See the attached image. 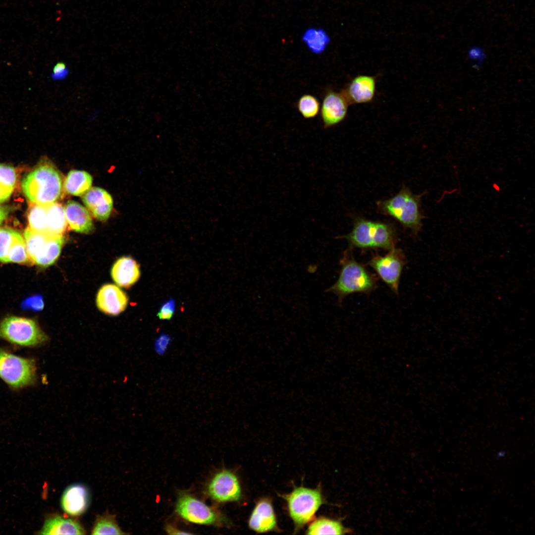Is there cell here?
I'll return each instance as SVG.
<instances>
[{
  "label": "cell",
  "mask_w": 535,
  "mask_h": 535,
  "mask_svg": "<svg viewBox=\"0 0 535 535\" xmlns=\"http://www.w3.org/2000/svg\"><path fill=\"white\" fill-rule=\"evenodd\" d=\"M22 188L32 204L47 206L60 199L63 182L58 170L51 163L44 162L25 176Z\"/></svg>",
  "instance_id": "6da1fadb"
},
{
  "label": "cell",
  "mask_w": 535,
  "mask_h": 535,
  "mask_svg": "<svg viewBox=\"0 0 535 535\" xmlns=\"http://www.w3.org/2000/svg\"><path fill=\"white\" fill-rule=\"evenodd\" d=\"M339 263L341 268L338 278L325 292L335 295L340 305L350 294H369L376 288L377 278L355 260L350 250L344 252Z\"/></svg>",
  "instance_id": "7a4b0ae2"
},
{
  "label": "cell",
  "mask_w": 535,
  "mask_h": 535,
  "mask_svg": "<svg viewBox=\"0 0 535 535\" xmlns=\"http://www.w3.org/2000/svg\"><path fill=\"white\" fill-rule=\"evenodd\" d=\"M424 194L416 195L403 186L392 197L377 202V209L381 214L393 218L417 235L422 229L425 217L421 209Z\"/></svg>",
  "instance_id": "3957f363"
},
{
  "label": "cell",
  "mask_w": 535,
  "mask_h": 535,
  "mask_svg": "<svg viewBox=\"0 0 535 535\" xmlns=\"http://www.w3.org/2000/svg\"><path fill=\"white\" fill-rule=\"evenodd\" d=\"M345 239L351 247L362 249L390 250L395 247L396 234L391 224L363 218L355 219L348 234L338 237Z\"/></svg>",
  "instance_id": "277c9868"
},
{
  "label": "cell",
  "mask_w": 535,
  "mask_h": 535,
  "mask_svg": "<svg viewBox=\"0 0 535 535\" xmlns=\"http://www.w3.org/2000/svg\"><path fill=\"white\" fill-rule=\"evenodd\" d=\"M0 338L28 347L42 345L49 339L34 321L15 316L7 317L0 322Z\"/></svg>",
  "instance_id": "5b68a950"
},
{
  "label": "cell",
  "mask_w": 535,
  "mask_h": 535,
  "mask_svg": "<svg viewBox=\"0 0 535 535\" xmlns=\"http://www.w3.org/2000/svg\"><path fill=\"white\" fill-rule=\"evenodd\" d=\"M282 497L286 501L289 516L297 529L310 522L324 503L321 493L317 488L295 487Z\"/></svg>",
  "instance_id": "8992f818"
},
{
  "label": "cell",
  "mask_w": 535,
  "mask_h": 535,
  "mask_svg": "<svg viewBox=\"0 0 535 535\" xmlns=\"http://www.w3.org/2000/svg\"><path fill=\"white\" fill-rule=\"evenodd\" d=\"M36 370L35 360L0 349V377L11 387L21 388L33 383Z\"/></svg>",
  "instance_id": "52a82bcc"
},
{
  "label": "cell",
  "mask_w": 535,
  "mask_h": 535,
  "mask_svg": "<svg viewBox=\"0 0 535 535\" xmlns=\"http://www.w3.org/2000/svg\"><path fill=\"white\" fill-rule=\"evenodd\" d=\"M405 262L402 250L395 247L384 256L373 255L368 264L389 288L398 294L400 277Z\"/></svg>",
  "instance_id": "ba28073f"
},
{
  "label": "cell",
  "mask_w": 535,
  "mask_h": 535,
  "mask_svg": "<svg viewBox=\"0 0 535 535\" xmlns=\"http://www.w3.org/2000/svg\"><path fill=\"white\" fill-rule=\"evenodd\" d=\"M176 511L183 519L197 524L219 525L224 520L217 511L185 492L179 494Z\"/></svg>",
  "instance_id": "9c48e42d"
},
{
  "label": "cell",
  "mask_w": 535,
  "mask_h": 535,
  "mask_svg": "<svg viewBox=\"0 0 535 535\" xmlns=\"http://www.w3.org/2000/svg\"><path fill=\"white\" fill-rule=\"evenodd\" d=\"M207 492L213 499L219 502L238 501L242 495L237 477L227 470L214 475L208 484Z\"/></svg>",
  "instance_id": "30bf717a"
},
{
  "label": "cell",
  "mask_w": 535,
  "mask_h": 535,
  "mask_svg": "<svg viewBox=\"0 0 535 535\" xmlns=\"http://www.w3.org/2000/svg\"><path fill=\"white\" fill-rule=\"evenodd\" d=\"M350 104L340 92L328 90L324 97L321 110L324 128L333 126L346 117Z\"/></svg>",
  "instance_id": "8fae6325"
},
{
  "label": "cell",
  "mask_w": 535,
  "mask_h": 535,
  "mask_svg": "<svg viewBox=\"0 0 535 535\" xmlns=\"http://www.w3.org/2000/svg\"><path fill=\"white\" fill-rule=\"evenodd\" d=\"M96 303L102 312L107 315L116 316L125 309L128 298L118 286L107 284L103 286L99 290Z\"/></svg>",
  "instance_id": "7c38bea8"
},
{
  "label": "cell",
  "mask_w": 535,
  "mask_h": 535,
  "mask_svg": "<svg viewBox=\"0 0 535 535\" xmlns=\"http://www.w3.org/2000/svg\"><path fill=\"white\" fill-rule=\"evenodd\" d=\"M376 88L374 77L360 75L354 77L347 88L341 91L349 103L363 104L371 102L375 96Z\"/></svg>",
  "instance_id": "4fadbf2b"
},
{
  "label": "cell",
  "mask_w": 535,
  "mask_h": 535,
  "mask_svg": "<svg viewBox=\"0 0 535 535\" xmlns=\"http://www.w3.org/2000/svg\"><path fill=\"white\" fill-rule=\"evenodd\" d=\"M83 203L92 215L100 221L109 217L113 206L112 199L105 190L91 187L82 196Z\"/></svg>",
  "instance_id": "5bb4252c"
},
{
  "label": "cell",
  "mask_w": 535,
  "mask_h": 535,
  "mask_svg": "<svg viewBox=\"0 0 535 535\" xmlns=\"http://www.w3.org/2000/svg\"><path fill=\"white\" fill-rule=\"evenodd\" d=\"M248 524L251 529L259 533L277 530L275 514L269 499H263L258 502L251 514Z\"/></svg>",
  "instance_id": "9a60e30c"
},
{
  "label": "cell",
  "mask_w": 535,
  "mask_h": 535,
  "mask_svg": "<svg viewBox=\"0 0 535 535\" xmlns=\"http://www.w3.org/2000/svg\"><path fill=\"white\" fill-rule=\"evenodd\" d=\"M89 491L84 485L74 484L64 490L61 505L63 511L68 515L76 516L82 514L89 504Z\"/></svg>",
  "instance_id": "2e32d148"
},
{
  "label": "cell",
  "mask_w": 535,
  "mask_h": 535,
  "mask_svg": "<svg viewBox=\"0 0 535 535\" xmlns=\"http://www.w3.org/2000/svg\"><path fill=\"white\" fill-rule=\"evenodd\" d=\"M111 275L118 286L128 288L138 280L140 276V266L133 258L123 257L113 264Z\"/></svg>",
  "instance_id": "e0dca14e"
},
{
  "label": "cell",
  "mask_w": 535,
  "mask_h": 535,
  "mask_svg": "<svg viewBox=\"0 0 535 535\" xmlns=\"http://www.w3.org/2000/svg\"><path fill=\"white\" fill-rule=\"evenodd\" d=\"M64 211L67 223L74 231L88 234L94 229L92 219L87 210L76 201H68Z\"/></svg>",
  "instance_id": "ac0fdd59"
},
{
  "label": "cell",
  "mask_w": 535,
  "mask_h": 535,
  "mask_svg": "<svg viewBox=\"0 0 535 535\" xmlns=\"http://www.w3.org/2000/svg\"><path fill=\"white\" fill-rule=\"evenodd\" d=\"M85 530L76 521L60 516L51 517L45 522L41 535H83Z\"/></svg>",
  "instance_id": "d6986e66"
},
{
  "label": "cell",
  "mask_w": 535,
  "mask_h": 535,
  "mask_svg": "<svg viewBox=\"0 0 535 535\" xmlns=\"http://www.w3.org/2000/svg\"><path fill=\"white\" fill-rule=\"evenodd\" d=\"M64 241L62 235H50L42 250L33 259V263L43 267L53 264L59 257Z\"/></svg>",
  "instance_id": "ffe728a7"
},
{
  "label": "cell",
  "mask_w": 535,
  "mask_h": 535,
  "mask_svg": "<svg viewBox=\"0 0 535 535\" xmlns=\"http://www.w3.org/2000/svg\"><path fill=\"white\" fill-rule=\"evenodd\" d=\"M92 184L91 175L85 171L72 170L70 171L63 182V190L70 195L81 196L91 187Z\"/></svg>",
  "instance_id": "44dd1931"
},
{
  "label": "cell",
  "mask_w": 535,
  "mask_h": 535,
  "mask_svg": "<svg viewBox=\"0 0 535 535\" xmlns=\"http://www.w3.org/2000/svg\"><path fill=\"white\" fill-rule=\"evenodd\" d=\"M47 230L46 234L51 235H62L66 226L64 208L57 203L46 206Z\"/></svg>",
  "instance_id": "7402d4cb"
},
{
  "label": "cell",
  "mask_w": 535,
  "mask_h": 535,
  "mask_svg": "<svg viewBox=\"0 0 535 535\" xmlns=\"http://www.w3.org/2000/svg\"><path fill=\"white\" fill-rule=\"evenodd\" d=\"M349 529L345 527L339 521L320 517L308 527V535H344L349 533Z\"/></svg>",
  "instance_id": "603a6c76"
},
{
  "label": "cell",
  "mask_w": 535,
  "mask_h": 535,
  "mask_svg": "<svg viewBox=\"0 0 535 535\" xmlns=\"http://www.w3.org/2000/svg\"><path fill=\"white\" fill-rule=\"evenodd\" d=\"M302 39L309 49L315 54L323 52L330 41L329 35L321 28H308L304 33Z\"/></svg>",
  "instance_id": "cb8c5ba5"
},
{
  "label": "cell",
  "mask_w": 535,
  "mask_h": 535,
  "mask_svg": "<svg viewBox=\"0 0 535 535\" xmlns=\"http://www.w3.org/2000/svg\"><path fill=\"white\" fill-rule=\"evenodd\" d=\"M50 235H51L34 231L29 227L24 231L25 243L33 263V259L42 250Z\"/></svg>",
  "instance_id": "d4e9b609"
},
{
  "label": "cell",
  "mask_w": 535,
  "mask_h": 535,
  "mask_svg": "<svg viewBox=\"0 0 535 535\" xmlns=\"http://www.w3.org/2000/svg\"><path fill=\"white\" fill-rule=\"evenodd\" d=\"M24 265H33L28 253L24 239L20 233L16 235L11 244L7 256V263Z\"/></svg>",
  "instance_id": "484cf974"
},
{
  "label": "cell",
  "mask_w": 535,
  "mask_h": 535,
  "mask_svg": "<svg viewBox=\"0 0 535 535\" xmlns=\"http://www.w3.org/2000/svg\"><path fill=\"white\" fill-rule=\"evenodd\" d=\"M28 227L31 229L46 234V206L32 204L28 212Z\"/></svg>",
  "instance_id": "4316f807"
},
{
  "label": "cell",
  "mask_w": 535,
  "mask_h": 535,
  "mask_svg": "<svg viewBox=\"0 0 535 535\" xmlns=\"http://www.w3.org/2000/svg\"><path fill=\"white\" fill-rule=\"evenodd\" d=\"M92 535H122L115 520L110 516H100L93 527Z\"/></svg>",
  "instance_id": "83f0119b"
},
{
  "label": "cell",
  "mask_w": 535,
  "mask_h": 535,
  "mask_svg": "<svg viewBox=\"0 0 535 535\" xmlns=\"http://www.w3.org/2000/svg\"><path fill=\"white\" fill-rule=\"evenodd\" d=\"M297 108L305 118H312L318 114L320 109V103L315 96L306 94L299 99Z\"/></svg>",
  "instance_id": "f1b7e54d"
},
{
  "label": "cell",
  "mask_w": 535,
  "mask_h": 535,
  "mask_svg": "<svg viewBox=\"0 0 535 535\" xmlns=\"http://www.w3.org/2000/svg\"><path fill=\"white\" fill-rule=\"evenodd\" d=\"M18 232L9 228L0 229V262L7 263L9 248Z\"/></svg>",
  "instance_id": "f546056e"
},
{
  "label": "cell",
  "mask_w": 535,
  "mask_h": 535,
  "mask_svg": "<svg viewBox=\"0 0 535 535\" xmlns=\"http://www.w3.org/2000/svg\"><path fill=\"white\" fill-rule=\"evenodd\" d=\"M17 179L15 168L11 166L0 164V184L12 192Z\"/></svg>",
  "instance_id": "4dcf8cb0"
},
{
  "label": "cell",
  "mask_w": 535,
  "mask_h": 535,
  "mask_svg": "<svg viewBox=\"0 0 535 535\" xmlns=\"http://www.w3.org/2000/svg\"><path fill=\"white\" fill-rule=\"evenodd\" d=\"M23 309L40 311L44 308L43 298L40 295H35L27 298L21 303Z\"/></svg>",
  "instance_id": "1f68e13d"
},
{
  "label": "cell",
  "mask_w": 535,
  "mask_h": 535,
  "mask_svg": "<svg viewBox=\"0 0 535 535\" xmlns=\"http://www.w3.org/2000/svg\"><path fill=\"white\" fill-rule=\"evenodd\" d=\"M175 307V301L170 299L162 305L158 313V317L160 320H170L174 315Z\"/></svg>",
  "instance_id": "d6a6232c"
},
{
  "label": "cell",
  "mask_w": 535,
  "mask_h": 535,
  "mask_svg": "<svg viewBox=\"0 0 535 535\" xmlns=\"http://www.w3.org/2000/svg\"><path fill=\"white\" fill-rule=\"evenodd\" d=\"M469 58L474 61L476 67L480 66L486 58V54L483 48L478 46L471 47L467 52Z\"/></svg>",
  "instance_id": "836d02e7"
},
{
  "label": "cell",
  "mask_w": 535,
  "mask_h": 535,
  "mask_svg": "<svg viewBox=\"0 0 535 535\" xmlns=\"http://www.w3.org/2000/svg\"><path fill=\"white\" fill-rule=\"evenodd\" d=\"M65 68L66 65L63 62H58L53 69V78L57 79L63 77Z\"/></svg>",
  "instance_id": "e575fe53"
},
{
  "label": "cell",
  "mask_w": 535,
  "mask_h": 535,
  "mask_svg": "<svg viewBox=\"0 0 535 535\" xmlns=\"http://www.w3.org/2000/svg\"><path fill=\"white\" fill-rule=\"evenodd\" d=\"M12 191L4 188L0 184V203L7 200L10 196Z\"/></svg>",
  "instance_id": "d590c367"
},
{
  "label": "cell",
  "mask_w": 535,
  "mask_h": 535,
  "mask_svg": "<svg viewBox=\"0 0 535 535\" xmlns=\"http://www.w3.org/2000/svg\"><path fill=\"white\" fill-rule=\"evenodd\" d=\"M166 531L168 534H171V535H173V534H175H175L176 535L186 534L187 535V534H190L189 533L182 532V531L179 530L174 528L173 527H172L171 525H167L166 527Z\"/></svg>",
  "instance_id": "8d00e7d4"
},
{
  "label": "cell",
  "mask_w": 535,
  "mask_h": 535,
  "mask_svg": "<svg viewBox=\"0 0 535 535\" xmlns=\"http://www.w3.org/2000/svg\"><path fill=\"white\" fill-rule=\"evenodd\" d=\"M7 214V212L6 210L3 207L0 206V225L5 218Z\"/></svg>",
  "instance_id": "74e56055"
}]
</instances>
